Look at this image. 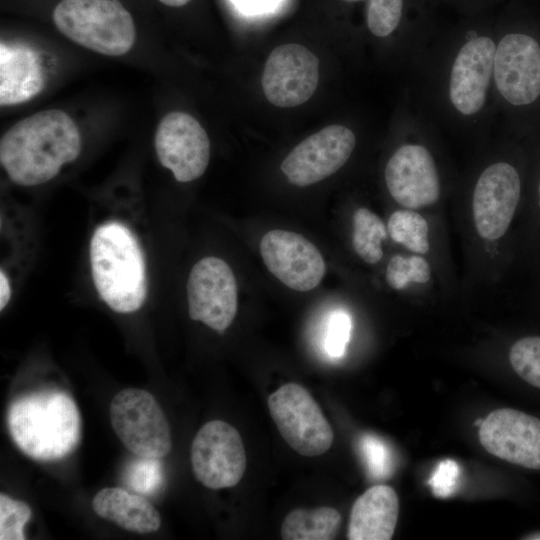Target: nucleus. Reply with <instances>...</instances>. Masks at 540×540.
Instances as JSON below:
<instances>
[{
	"instance_id": "nucleus-29",
	"label": "nucleus",
	"mask_w": 540,
	"mask_h": 540,
	"mask_svg": "<svg viewBox=\"0 0 540 540\" xmlns=\"http://www.w3.org/2000/svg\"><path fill=\"white\" fill-rule=\"evenodd\" d=\"M361 452L368 472L375 479H384L391 475L393 457L390 448L374 435H364L360 441Z\"/></svg>"
},
{
	"instance_id": "nucleus-15",
	"label": "nucleus",
	"mask_w": 540,
	"mask_h": 540,
	"mask_svg": "<svg viewBox=\"0 0 540 540\" xmlns=\"http://www.w3.org/2000/svg\"><path fill=\"white\" fill-rule=\"evenodd\" d=\"M493 73L499 93L515 106L540 96V46L523 33L505 35L496 47Z\"/></svg>"
},
{
	"instance_id": "nucleus-16",
	"label": "nucleus",
	"mask_w": 540,
	"mask_h": 540,
	"mask_svg": "<svg viewBox=\"0 0 540 540\" xmlns=\"http://www.w3.org/2000/svg\"><path fill=\"white\" fill-rule=\"evenodd\" d=\"M385 182L401 206L417 209L433 205L440 196V182L430 152L419 144L399 147L387 162Z\"/></svg>"
},
{
	"instance_id": "nucleus-24",
	"label": "nucleus",
	"mask_w": 540,
	"mask_h": 540,
	"mask_svg": "<svg viewBox=\"0 0 540 540\" xmlns=\"http://www.w3.org/2000/svg\"><path fill=\"white\" fill-rule=\"evenodd\" d=\"M508 358L515 374L540 390V335L517 339L509 349Z\"/></svg>"
},
{
	"instance_id": "nucleus-27",
	"label": "nucleus",
	"mask_w": 540,
	"mask_h": 540,
	"mask_svg": "<svg viewBox=\"0 0 540 540\" xmlns=\"http://www.w3.org/2000/svg\"><path fill=\"white\" fill-rule=\"evenodd\" d=\"M32 515L31 508L23 501L0 494V539L23 540L24 526Z\"/></svg>"
},
{
	"instance_id": "nucleus-19",
	"label": "nucleus",
	"mask_w": 540,
	"mask_h": 540,
	"mask_svg": "<svg viewBox=\"0 0 540 540\" xmlns=\"http://www.w3.org/2000/svg\"><path fill=\"white\" fill-rule=\"evenodd\" d=\"M399 514L395 490L376 485L366 490L354 502L347 537L350 540H389L392 538Z\"/></svg>"
},
{
	"instance_id": "nucleus-17",
	"label": "nucleus",
	"mask_w": 540,
	"mask_h": 540,
	"mask_svg": "<svg viewBox=\"0 0 540 540\" xmlns=\"http://www.w3.org/2000/svg\"><path fill=\"white\" fill-rule=\"evenodd\" d=\"M496 47L486 36L473 38L459 50L450 75L449 97L463 115H473L485 104Z\"/></svg>"
},
{
	"instance_id": "nucleus-5",
	"label": "nucleus",
	"mask_w": 540,
	"mask_h": 540,
	"mask_svg": "<svg viewBox=\"0 0 540 540\" xmlns=\"http://www.w3.org/2000/svg\"><path fill=\"white\" fill-rule=\"evenodd\" d=\"M109 414L117 437L136 456L161 458L170 452L168 421L149 392L137 388L118 392L110 403Z\"/></svg>"
},
{
	"instance_id": "nucleus-7",
	"label": "nucleus",
	"mask_w": 540,
	"mask_h": 540,
	"mask_svg": "<svg viewBox=\"0 0 540 540\" xmlns=\"http://www.w3.org/2000/svg\"><path fill=\"white\" fill-rule=\"evenodd\" d=\"M189 316L218 333L233 322L238 308L234 273L221 258L206 256L192 267L187 280Z\"/></svg>"
},
{
	"instance_id": "nucleus-36",
	"label": "nucleus",
	"mask_w": 540,
	"mask_h": 540,
	"mask_svg": "<svg viewBox=\"0 0 540 540\" xmlns=\"http://www.w3.org/2000/svg\"><path fill=\"white\" fill-rule=\"evenodd\" d=\"M537 194H538V206L540 207V178H539L538 187H537Z\"/></svg>"
},
{
	"instance_id": "nucleus-33",
	"label": "nucleus",
	"mask_w": 540,
	"mask_h": 540,
	"mask_svg": "<svg viewBox=\"0 0 540 540\" xmlns=\"http://www.w3.org/2000/svg\"><path fill=\"white\" fill-rule=\"evenodd\" d=\"M247 11L258 12L266 9L276 0H236Z\"/></svg>"
},
{
	"instance_id": "nucleus-13",
	"label": "nucleus",
	"mask_w": 540,
	"mask_h": 540,
	"mask_svg": "<svg viewBox=\"0 0 540 540\" xmlns=\"http://www.w3.org/2000/svg\"><path fill=\"white\" fill-rule=\"evenodd\" d=\"M481 445L511 464L540 471V418L513 408L492 411L479 428Z\"/></svg>"
},
{
	"instance_id": "nucleus-14",
	"label": "nucleus",
	"mask_w": 540,
	"mask_h": 540,
	"mask_svg": "<svg viewBox=\"0 0 540 540\" xmlns=\"http://www.w3.org/2000/svg\"><path fill=\"white\" fill-rule=\"evenodd\" d=\"M267 269L285 286L300 292L316 288L325 272V261L304 236L281 229L268 231L260 241Z\"/></svg>"
},
{
	"instance_id": "nucleus-11",
	"label": "nucleus",
	"mask_w": 540,
	"mask_h": 540,
	"mask_svg": "<svg viewBox=\"0 0 540 540\" xmlns=\"http://www.w3.org/2000/svg\"><path fill=\"white\" fill-rule=\"evenodd\" d=\"M355 144L352 130L343 125H329L296 145L282 161L281 170L293 185H312L338 171L351 156Z\"/></svg>"
},
{
	"instance_id": "nucleus-18",
	"label": "nucleus",
	"mask_w": 540,
	"mask_h": 540,
	"mask_svg": "<svg viewBox=\"0 0 540 540\" xmlns=\"http://www.w3.org/2000/svg\"><path fill=\"white\" fill-rule=\"evenodd\" d=\"M39 55L24 44L0 45V104L13 106L29 101L45 86Z\"/></svg>"
},
{
	"instance_id": "nucleus-31",
	"label": "nucleus",
	"mask_w": 540,
	"mask_h": 540,
	"mask_svg": "<svg viewBox=\"0 0 540 540\" xmlns=\"http://www.w3.org/2000/svg\"><path fill=\"white\" fill-rule=\"evenodd\" d=\"M459 466L451 460L441 461L430 477L429 484L436 497L446 498L452 495L459 479Z\"/></svg>"
},
{
	"instance_id": "nucleus-8",
	"label": "nucleus",
	"mask_w": 540,
	"mask_h": 540,
	"mask_svg": "<svg viewBox=\"0 0 540 540\" xmlns=\"http://www.w3.org/2000/svg\"><path fill=\"white\" fill-rule=\"evenodd\" d=\"M195 478L209 489L233 487L246 469V452L240 433L221 420L205 423L191 445Z\"/></svg>"
},
{
	"instance_id": "nucleus-22",
	"label": "nucleus",
	"mask_w": 540,
	"mask_h": 540,
	"mask_svg": "<svg viewBox=\"0 0 540 540\" xmlns=\"http://www.w3.org/2000/svg\"><path fill=\"white\" fill-rule=\"evenodd\" d=\"M352 222V246L356 254L369 264L379 262L388 232L383 221L368 208L360 207L354 212Z\"/></svg>"
},
{
	"instance_id": "nucleus-38",
	"label": "nucleus",
	"mask_w": 540,
	"mask_h": 540,
	"mask_svg": "<svg viewBox=\"0 0 540 540\" xmlns=\"http://www.w3.org/2000/svg\"><path fill=\"white\" fill-rule=\"evenodd\" d=\"M344 1H348V2H356V1H362V0H344Z\"/></svg>"
},
{
	"instance_id": "nucleus-2",
	"label": "nucleus",
	"mask_w": 540,
	"mask_h": 540,
	"mask_svg": "<svg viewBox=\"0 0 540 540\" xmlns=\"http://www.w3.org/2000/svg\"><path fill=\"white\" fill-rule=\"evenodd\" d=\"M94 288L113 311H138L148 292L147 269L141 245L133 231L118 220L99 224L89 241Z\"/></svg>"
},
{
	"instance_id": "nucleus-1",
	"label": "nucleus",
	"mask_w": 540,
	"mask_h": 540,
	"mask_svg": "<svg viewBox=\"0 0 540 540\" xmlns=\"http://www.w3.org/2000/svg\"><path fill=\"white\" fill-rule=\"evenodd\" d=\"M81 149L72 118L62 110L48 109L18 121L3 134L0 163L13 183L32 187L56 177Z\"/></svg>"
},
{
	"instance_id": "nucleus-34",
	"label": "nucleus",
	"mask_w": 540,
	"mask_h": 540,
	"mask_svg": "<svg viewBox=\"0 0 540 540\" xmlns=\"http://www.w3.org/2000/svg\"><path fill=\"white\" fill-rule=\"evenodd\" d=\"M161 3L171 6V7H180L189 3L191 0H159Z\"/></svg>"
},
{
	"instance_id": "nucleus-23",
	"label": "nucleus",
	"mask_w": 540,
	"mask_h": 540,
	"mask_svg": "<svg viewBox=\"0 0 540 540\" xmlns=\"http://www.w3.org/2000/svg\"><path fill=\"white\" fill-rule=\"evenodd\" d=\"M391 239L412 252L425 254L429 251L427 221L411 210H397L391 214L387 224Z\"/></svg>"
},
{
	"instance_id": "nucleus-20",
	"label": "nucleus",
	"mask_w": 540,
	"mask_h": 540,
	"mask_svg": "<svg viewBox=\"0 0 540 540\" xmlns=\"http://www.w3.org/2000/svg\"><path fill=\"white\" fill-rule=\"evenodd\" d=\"M92 507L98 516L131 532L151 533L161 525L158 511L146 498L120 487L101 489L94 496Z\"/></svg>"
},
{
	"instance_id": "nucleus-30",
	"label": "nucleus",
	"mask_w": 540,
	"mask_h": 540,
	"mask_svg": "<svg viewBox=\"0 0 540 540\" xmlns=\"http://www.w3.org/2000/svg\"><path fill=\"white\" fill-rule=\"evenodd\" d=\"M351 330L352 321L347 312L337 310L330 315L324 334V348L329 356L334 358L343 356L350 340Z\"/></svg>"
},
{
	"instance_id": "nucleus-37",
	"label": "nucleus",
	"mask_w": 540,
	"mask_h": 540,
	"mask_svg": "<svg viewBox=\"0 0 540 540\" xmlns=\"http://www.w3.org/2000/svg\"><path fill=\"white\" fill-rule=\"evenodd\" d=\"M482 422H483V420L478 419V420L475 421V424H474V425L480 426V425L482 424Z\"/></svg>"
},
{
	"instance_id": "nucleus-12",
	"label": "nucleus",
	"mask_w": 540,
	"mask_h": 540,
	"mask_svg": "<svg viewBox=\"0 0 540 540\" xmlns=\"http://www.w3.org/2000/svg\"><path fill=\"white\" fill-rule=\"evenodd\" d=\"M521 199L518 170L507 162L487 167L474 188L472 211L477 233L497 240L508 231Z\"/></svg>"
},
{
	"instance_id": "nucleus-4",
	"label": "nucleus",
	"mask_w": 540,
	"mask_h": 540,
	"mask_svg": "<svg viewBox=\"0 0 540 540\" xmlns=\"http://www.w3.org/2000/svg\"><path fill=\"white\" fill-rule=\"evenodd\" d=\"M52 19L64 36L103 55H124L135 42L133 18L118 0H62Z\"/></svg>"
},
{
	"instance_id": "nucleus-9",
	"label": "nucleus",
	"mask_w": 540,
	"mask_h": 540,
	"mask_svg": "<svg viewBox=\"0 0 540 540\" xmlns=\"http://www.w3.org/2000/svg\"><path fill=\"white\" fill-rule=\"evenodd\" d=\"M154 145L161 165L179 182L198 179L209 164V137L188 113L173 111L166 114L157 126Z\"/></svg>"
},
{
	"instance_id": "nucleus-10",
	"label": "nucleus",
	"mask_w": 540,
	"mask_h": 540,
	"mask_svg": "<svg viewBox=\"0 0 540 540\" xmlns=\"http://www.w3.org/2000/svg\"><path fill=\"white\" fill-rule=\"evenodd\" d=\"M318 81V58L305 46L287 43L274 48L268 56L261 84L271 104L290 108L308 101Z\"/></svg>"
},
{
	"instance_id": "nucleus-21",
	"label": "nucleus",
	"mask_w": 540,
	"mask_h": 540,
	"mask_svg": "<svg viewBox=\"0 0 540 540\" xmlns=\"http://www.w3.org/2000/svg\"><path fill=\"white\" fill-rule=\"evenodd\" d=\"M341 515L332 507L294 509L281 525L284 540H331L340 529Z\"/></svg>"
},
{
	"instance_id": "nucleus-35",
	"label": "nucleus",
	"mask_w": 540,
	"mask_h": 540,
	"mask_svg": "<svg viewBox=\"0 0 540 540\" xmlns=\"http://www.w3.org/2000/svg\"><path fill=\"white\" fill-rule=\"evenodd\" d=\"M524 539L540 540V531L529 533Z\"/></svg>"
},
{
	"instance_id": "nucleus-3",
	"label": "nucleus",
	"mask_w": 540,
	"mask_h": 540,
	"mask_svg": "<svg viewBox=\"0 0 540 540\" xmlns=\"http://www.w3.org/2000/svg\"><path fill=\"white\" fill-rule=\"evenodd\" d=\"M7 420L14 443L35 460L64 458L80 441L79 410L63 391L47 390L18 398L11 404Z\"/></svg>"
},
{
	"instance_id": "nucleus-25",
	"label": "nucleus",
	"mask_w": 540,
	"mask_h": 540,
	"mask_svg": "<svg viewBox=\"0 0 540 540\" xmlns=\"http://www.w3.org/2000/svg\"><path fill=\"white\" fill-rule=\"evenodd\" d=\"M126 485L141 495H152L162 487L164 472L159 458L137 456L124 472Z\"/></svg>"
},
{
	"instance_id": "nucleus-26",
	"label": "nucleus",
	"mask_w": 540,
	"mask_h": 540,
	"mask_svg": "<svg viewBox=\"0 0 540 540\" xmlns=\"http://www.w3.org/2000/svg\"><path fill=\"white\" fill-rule=\"evenodd\" d=\"M431 268L422 256L403 257L394 255L387 264L385 278L395 290L405 289L411 282L426 283L430 280Z\"/></svg>"
},
{
	"instance_id": "nucleus-28",
	"label": "nucleus",
	"mask_w": 540,
	"mask_h": 540,
	"mask_svg": "<svg viewBox=\"0 0 540 540\" xmlns=\"http://www.w3.org/2000/svg\"><path fill=\"white\" fill-rule=\"evenodd\" d=\"M402 10L403 0H368V29L378 37L390 35L400 23Z\"/></svg>"
},
{
	"instance_id": "nucleus-32",
	"label": "nucleus",
	"mask_w": 540,
	"mask_h": 540,
	"mask_svg": "<svg viewBox=\"0 0 540 540\" xmlns=\"http://www.w3.org/2000/svg\"><path fill=\"white\" fill-rule=\"evenodd\" d=\"M12 297L11 281L7 273L1 269L0 271V310L3 311L9 304Z\"/></svg>"
},
{
	"instance_id": "nucleus-6",
	"label": "nucleus",
	"mask_w": 540,
	"mask_h": 540,
	"mask_svg": "<svg viewBox=\"0 0 540 540\" xmlns=\"http://www.w3.org/2000/svg\"><path fill=\"white\" fill-rule=\"evenodd\" d=\"M268 408L282 438L298 454L320 456L333 444L331 425L303 386L282 385L268 397Z\"/></svg>"
}]
</instances>
